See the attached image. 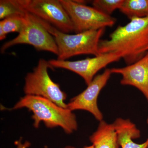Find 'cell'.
Instances as JSON below:
<instances>
[{"mask_svg": "<svg viewBox=\"0 0 148 148\" xmlns=\"http://www.w3.org/2000/svg\"><path fill=\"white\" fill-rule=\"evenodd\" d=\"M98 48L100 53H119L127 65L139 61L148 52V16L119 26L110 39L100 40Z\"/></svg>", "mask_w": 148, "mask_h": 148, "instance_id": "1", "label": "cell"}, {"mask_svg": "<svg viewBox=\"0 0 148 148\" xmlns=\"http://www.w3.org/2000/svg\"><path fill=\"white\" fill-rule=\"evenodd\" d=\"M26 108L32 111L34 125L39 127L43 122L49 128L60 127L68 134L77 130L78 124L75 115L68 108H64L40 96L26 95L13 107L14 110Z\"/></svg>", "mask_w": 148, "mask_h": 148, "instance_id": "2", "label": "cell"}, {"mask_svg": "<svg viewBox=\"0 0 148 148\" xmlns=\"http://www.w3.org/2000/svg\"><path fill=\"white\" fill-rule=\"evenodd\" d=\"M33 16L54 38L58 47V60L66 61L73 56L83 54L97 56L101 54L98 46L105 29L69 34L61 32L46 21Z\"/></svg>", "mask_w": 148, "mask_h": 148, "instance_id": "3", "label": "cell"}, {"mask_svg": "<svg viewBox=\"0 0 148 148\" xmlns=\"http://www.w3.org/2000/svg\"><path fill=\"white\" fill-rule=\"evenodd\" d=\"M53 68L49 61L40 59L33 71L28 73L25 77L24 92L26 95L40 96L60 107L68 108L65 103L67 95L49 75L48 70Z\"/></svg>", "mask_w": 148, "mask_h": 148, "instance_id": "4", "label": "cell"}, {"mask_svg": "<svg viewBox=\"0 0 148 148\" xmlns=\"http://www.w3.org/2000/svg\"><path fill=\"white\" fill-rule=\"evenodd\" d=\"M71 18L75 34L112 27L116 19L93 7L72 0H60Z\"/></svg>", "mask_w": 148, "mask_h": 148, "instance_id": "5", "label": "cell"}, {"mask_svg": "<svg viewBox=\"0 0 148 148\" xmlns=\"http://www.w3.org/2000/svg\"><path fill=\"white\" fill-rule=\"evenodd\" d=\"M27 13L46 21L61 32H74L71 20L60 0H19Z\"/></svg>", "mask_w": 148, "mask_h": 148, "instance_id": "6", "label": "cell"}, {"mask_svg": "<svg viewBox=\"0 0 148 148\" xmlns=\"http://www.w3.org/2000/svg\"><path fill=\"white\" fill-rule=\"evenodd\" d=\"M19 44L29 45L38 51H49L58 55V47L53 36L33 15L27 12L24 28L17 36L3 45L1 52L3 53L8 49Z\"/></svg>", "mask_w": 148, "mask_h": 148, "instance_id": "7", "label": "cell"}, {"mask_svg": "<svg viewBox=\"0 0 148 148\" xmlns=\"http://www.w3.org/2000/svg\"><path fill=\"white\" fill-rule=\"evenodd\" d=\"M121 58L119 53H101L92 58H87L75 61L51 59L49 61L53 68H61L74 72L82 77L88 85L99 71L109 64L119 61Z\"/></svg>", "mask_w": 148, "mask_h": 148, "instance_id": "8", "label": "cell"}, {"mask_svg": "<svg viewBox=\"0 0 148 148\" xmlns=\"http://www.w3.org/2000/svg\"><path fill=\"white\" fill-rule=\"evenodd\" d=\"M112 74L111 69H106L103 73L94 77L85 90L71 99L67 104L68 108L72 112L76 110L87 111L98 121L103 120V114L98 106V97Z\"/></svg>", "mask_w": 148, "mask_h": 148, "instance_id": "9", "label": "cell"}, {"mask_svg": "<svg viewBox=\"0 0 148 148\" xmlns=\"http://www.w3.org/2000/svg\"><path fill=\"white\" fill-rule=\"evenodd\" d=\"M112 74H120L121 84L130 85L143 93L148 103V52L139 61L122 68L111 69Z\"/></svg>", "mask_w": 148, "mask_h": 148, "instance_id": "10", "label": "cell"}, {"mask_svg": "<svg viewBox=\"0 0 148 148\" xmlns=\"http://www.w3.org/2000/svg\"><path fill=\"white\" fill-rule=\"evenodd\" d=\"M113 124L116 130L120 146L121 148H148V138L142 144H138L132 140L140 138L141 132L130 120L119 118Z\"/></svg>", "mask_w": 148, "mask_h": 148, "instance_id": "11", "label": "cell"}, {"mask_svg": "<svg viewBox=\"0 0 148 148\" xmlns=\"http://www.w3.org/2000/svg\"><path fill=\"white\" fill-rule=\"evenodd\" d=\"M94 148H119L118 137L113 124L103 120L97 130L90 137Z\"/></svg>", "mask_w": 148, "mask_h": 148, "instance_id": "12", "label": "cell"}, {"mask_svg": "<svg viewBox=\"0 0 148 148\" xmlns=\"http://www.w3.org/2000/svg\"><path fill=\"white\" fill-rule=\"evenodd\" d=\"M130 20L148 16V0H124L119 9Z\"/></svg>", "mask_w": 148, "mask_h": 148, "instance_id": "13", "label": "cell"}, {"mask_svg": "<svg viewBox=\"0 0 148 148\" xmlns=\"http://www.w3.org/2000/svg\"><path fill=\"white\" fill-rule=\"evenodd\" d=\"M27 13L10 16L0 21V40L5 39L9 33L19 34L24 28L27 20Z\"/></svg>", "mask_w": 148, "mask_h": 148, "instance_id": "14", "label": "cell"}, {"mask_svg": "<svg viewBox=\"0 0 148 148\" xmlns=\"http://www.w3.org/2000/svg\"><path fill=\"white\" fill-rule=\"evenodd\" d=\"M26 13L19 0L0 1V19L2 20L10 16Z\"/></svg>", "mask_w": 148, "mask_h": 148, "instance_id": "15", "label": "cell"}, {"mask_svg": "<svg viewBox=\"0 0 148 148\" xmlns=\"http://www.w3.org/2000/svg\"><path fill=\"white\" fill-rule=\"evenodd\" d=\"M124 0H95L93 7L106 15L111 16L116 10L119 9Z\"/></svg>", "mask_w": 148, "mask_h": 148, "instance_id": "16", "label": "cell"}, {"mask_svg": "<svg viewBox=\"0 0 148 148\" xmlns=\"http://www.w3.org/2000/svg\"><path fill=\"white\" fill-rule=\"evenodd\" d=\"M16 146L17 147L16 148H28L30 147V143L28 141H26L25 143H23L21 142V140H19L16 143Z\"/></svg>", "mask_w": 148, "mask_h": 148, "instance_id": "17", "label": "cell"}, {"mask_svg": "<svg viewBox=\"0 0 148 148\" xmlns=\"http://www.w3.org/2000/svg\"><path fill=\"white\" fill-rule=\"evenodd\" d=\"M64 148H76L74 147H72V146H67V147H65ZM83 148H94L93 146L92 145H90L89 146H86V147H84Z\"/></svg>", "mask_w": 148, "mask_h": 148, "instance_id": "18", "label": "cell"}, {"mask_svg": "<svg viewBox=\"0 0 148 148\" xmlns=\"http://www.w3.org/2000/svg\"><path fill=\"white\" fill-rule=\"evenodd\" d=\"M147 123H148V118L147 119Z\"/></svg>", "mask_w": 148, "mask_h": 148, "instance_id": "19", "label": "cell"}]
</instances>
